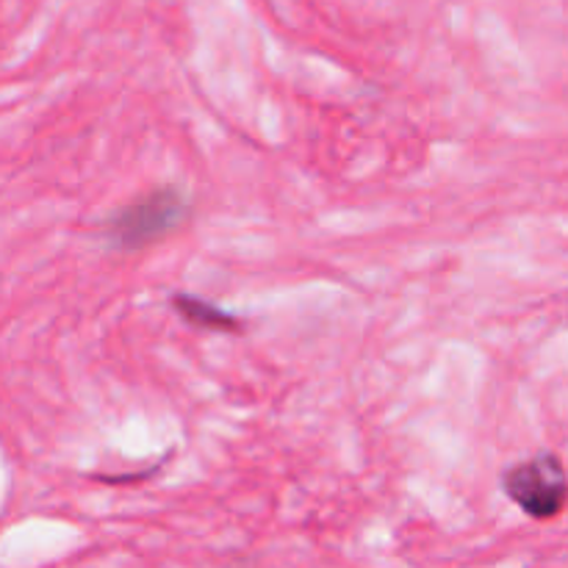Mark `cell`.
<instances>
[{"label":"cell","instance_id":"obj_1","mask_svg":"<svg viewBox=\"0 0 568 568\" xmlns=\"http://www.w3.org/2000/svg\"><path fill=\"white\" fill-rule=\"evenodd\" d=\"M189 214V200L181 189L164 186L148 197L116 211L109 222V239L122 250H139L175 231Z\"/></svg>","mask_w":568,"mask_h":568},{"label":"cell","instance_id":"obj_2","mask_svg":"<svg viewBox=\"0 0 568 568\" xmlns=\"http://www.w3.org/2000/svg\"><path fill=\"white\" fill-rule=\"evenodd\" d=\"M503 488L532 519H552L568 503L566 469L552 453H541L505 471Z\"/></svg>","mask_w":568,"mask_h":568},{"label":"cell","instance_id":"obj_3","mask_svg":"<svg viewBox=\"0 0 568 568\" xmlns=\"http://www.w3.org/2000/svg\"><path fill=\"white\" fill-rule=\"evenodd\" d=\"M172 305H175V311L183 320L192 322V325L205 327V331H239L236 316L216 308L209 300L192 297V294H175V297H172Z\"/></svg>","mask_w":568,"mask_h":568}]
</instances>
